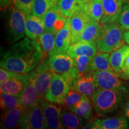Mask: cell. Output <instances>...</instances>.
I'll use <instances>...</instances> for the list:
<instances>
[{
    "label": "cell",
    "instance_id": "23",
    "mask_svg": "<svg viewBox=\"0 0 129 129\" xmlns=\"http://www.w3.org/2000/svg\"><path fill=\"white\" fill-rule=\"evenodd\" d=\"M128 52L129 46L124 44L116 50L111 52L109 54V61L111 67L118 75L121 72L122 63Z\"/></svg>",
    "mask_w": 129,
    "mask_h": 129
},
{
    "label": "cell",
    "instance_id": "29",
    "mask_svg": "<svg viewBox=\"0 0 129 129\" xmlns=\"http://www.w3.org/2000/svg\"><path fill=\"white\" fill-rule=\"evenodd\" d=\"M0 106L3 111L22 107L20 98L8 93H1L0 95Z\"/></svg>",
    "mask_w": 129,
    "mask_h": 129
},
{
    "label": "cell",
    "instance_id": "27",
    "mask_svg": "<svg viewBox=\"0 0 129 129\" xmlns=\"http://www.w3.org/2000/svg\"><path fill=\"white\" fill-rule=\"evenodd\" d=\"M82 9L94 20L100 22L104 13L102 0H92L82 6Z\"/></svg>",
    "mask_w": 129,
    "mask_h": 129
},
{
    "label": "cell",
    "instance_id": "30",
    "mask_svg": "<svg viewBox=\"0 0 129 129\" xmlns=\"http://www.w3.org/2000/svg\"><path fill=\"white\" fill-rule=\"evenodd\" d=\"M57 5L62 15L67 18L71 17L74 13L83 6L79 4L78 0H59Z\"/></svg>",
    "mask_w": 129,
    "mask_h": 129
},
{
    "label": "cell",
    "instance_id": "17",
    "mask_svg": "<svg viewBox=\"0 0 129 129\" xmlns=\"http://www.w3.org/2000/svg\"><path fill=\"white\" fill-rule=\"evenodd\" d=\"M125 0H102L104 13L100 23L105 24L115 22Z\"/></svg>",
    "mask_w": 129,
    "mask_h": 129
},
{
    "label": "cell",
    "instance_id": "25",
    "mask_svg": "<svg viewBox=\"0 0 129 129\" xmlns=\"http://www.w3.org/2000/svg\"><path fill=\"white\" fill-rule=\"evenodd\" d=\"M109 53H97L92 60L88 64V71H114L109 61Z\"/></svg>",
    "mask_w": 129,
    "mask_h": 129
},
{
    "label": "cell",
    "instance_id": "6",
    "mask_svg": "<svg viewBox=\"0 0 129 129\" xmlns=\"http://www.w3.org/2000/svg\"><path fill=\"white\" fill-rule=\"evenodd\" d=\"M71 90V86L67 79L62 75L55 74L45 94L44 99L53 104L62 105L68 93Z\"/></svg>",
    "mask_w": 129,
    "mask_h": 129
},
{
    "label": "cell",
    "instance_id": "8",
    "mask_svg": "<svg viewBox=\"0 0 129 129\" xmlns=\"http://www.w3.org/2000/svg\"><path fill=\"white\" fill-rule=\"evenodd\" d=\"M94 77L97 88L120 90L127 92L124 83L115 72L109 71H89Z\"/></svg>",
    "mask_w": 129,
    "mask_h": 129
},
{
    "label": "cell",
    "instance_id": "16",
    "mask_svg": "<svg viewBox=\"0 0 129 129\" xmlns=\"http://www.w3.org/2000/svg\"><path fill=\"white\" fill-rule=\"evenodd\" d=\"M26 110V108L22 106L4 111L1 115V128L11 129L19 127L21 118Z\"/></svg>",
    "mask_w": 129,
    "mask_h": 129
},
{
    "label": "cell",
    "instance_id": "35",
    "mask_svg": "<svg viewBox=\"0 0 129 129\" xmlns=\"http://www.w3.org/2000/svg\"><path fill=\"white\" fill-rule=\"evenodd\" d=\"M13 4L26 15L32 13L34 0H11Z\"/></svg>",
    "mask_w": 129,
    "mask_h": 129
},
{
    "label": "cell",
    "instance_id": "19",
    "mask_svg": "<svg viewBox=\"0 0 129 129\" xmlns=\"http://www.w3.org/2000/svg\"><path fill=\"white\" fill-rule=\"evenodd\" d=\"M46 31L43 18L33 14L26 16L25 34L30 40L37 41L39 37Z\"/></svg>",
    "mask_w": 129,
    "mask_h": 129
},
{
    "label": "cell",
    "instance_id": "32",
    "mask_svg": "<svg viewBox=\"0 0 129 129\" xmlns=\"http://www.w3.org/2000/svg\"><path fill=\"white\" fill-rule=\"evenodd\" d=\"M93 58L86 55H80L73 59L74 60V72L75 75L84 74L88 72V64Z\"/></svg>",
    "mask_w": 129,
    "mask_h": 129
},
{
    "label": "cell",
    "instance_id": "1",
    "mask_svg": "<svg viewBox=\"0 0 129 129\" xmlns=\"http://www.w3.org/2000/svg\"><path fill=\"white\" fill-rule=\"evenodd\" d=\"M1 56V67L20 74L31 71L46 57L38 41L28 37L16 42Z\"/></svg>",
    "mask_w": 129,
    "mask_h": 129
},
{
    "label": "cell",
    "instance_id": "24",
    "mask_svg": "<svg viewBox=\"0 0 129 129\" xmlns=\"http://www.w3.org/2000/svg\"><path fill=\"white\" fill-rule=\"evenodd\" d=\"M102 29V25L98 21L91 20L79 36L76 43L79 41H96L101 35Z\"/></svg>",
    "mask_w": 129,
    "mask_h": 129
},
{
    "label": "cell",
    "instance_id": "9",
    "mask_svg": "<svg viewBox=\"0 0 129 129\" xmlns=\"http://www.w3.org/2000/svg\"><path fill=\"white\" fill-rule=\"evenodd\" d=\"M9 31L12 41L17 42L23 38L26 29V14L15 6L10 8Z\"/></svg>",
    "mask_w": 129,
    "mask_h": 129
},
{
    "label": "cell",
    "instance_id": "3",
    "mask_svg": "<svg viewBox=\"0 0 129 129\" xmlns=\"http://www.w3.org/2000/svg\"><path fill=\"white\" fill-rule=\"evenodd\" d=\"M102 25L101 35L96 40L99 52L111 53L124 44V30L115 22Z\"/></svg>",
    "mask_w": 129,
    "mask_h": 129
},
{
    "label": "cell",
    "instance_id": "22",
    "mask_svg": "<svg viewBox=\"0 0 129 129\" xmlns=\"http://www.w3.org/2000/svg\"><path fill=\"white\" fill-rule=\"evenodd\" d=\"M60 122L63 128L75 129L82 127L83 118L77 115L67 108H61Z\"/></svg>",
    "mask_w": 129,
    "mask_h": 129
},
{
    "label": "cell",
    "instance_id": "15",
    "mask_svg": "<svg viewBox=\"0 0 129 129\" xmlns=\"http://www.w3.org/2000/svg\"><path fill=\"white\" fill-rule=\"evenodd\" d=\"M70 19L71 17L68 18L67 23L63 28L55 35V45L51 54L67 53L69 46L71 44Z\"/></svg>",
    "mask_w": 129,
    "mask_h": 129
},
{
    "label": "cell",
    "instance_id": "38",
    "mask_svg": "<svg viewBox=\"0 0 129 129\" xmlns=\"http://www.w3.org/2000/svg\"><path fill=\"white\" fill-rule=\"evenodd\" d=\"M123 37L125 43L129 46V30H124L123 33Z\"/></svg>",
    "mask_w": 129,
    "mask_h": 129
},
{
    "label": "cell",
    "instance_id": "4",
    "mask_svg": "<svg viewBox=\"0 0 129 129\" xmlns=\"http://www.w3.org/2000/svg\"><path fill=\"white\" fill-rule=\"evenodd\" d=\"M48 62L53 71L62 75L69 84L76 77L74 70V60L67 53L50 54L48 57Z\"/></svg>",
    "mask_w": 129,
    "mask_h": 129
},
{
    "label": "cell",
    "instance_id": "21",
    "mask_svg": "<svg viewBox=\"0 0 129 129\" xmlns=\"http://www.w3.org/2000/svg\"><path fill=\"white\" fill-rule=\"evenodd\" d=\"M128 124L124 116L107 118H97L93 121V128L94 129H126Z\"/></svg>",
    "mask_w": 129,
    "mask_h": 129
},
{
    "label": "cell",
    "instance_id": "12",
    "mask_svg": "<svg viewBox=\"0 0 129 129\" xmlns=\"http://www.w3.org/2000/svg\"><path fill=\"white\" fill-rule=\"evenodd\" d=\"M31 72L22 74L20 77L9 79L0 84L1 93H8L20 98L29 80Z\"/></svg>",
    "mask_w": 129,
    "mask_h": 129
},
{
    "label": "cell",
    "instance_id": "39",
    "mask_svg": "<svg viewBox=\"0 0 129 129\" xmlns=\"http://www.w3.org/2000/svg\"><path fill=\"white\" fill-rule=\"evenodd\" d=\"M124 114L126 117L129 119V99L127 101L125 104V106L124 108Z\"/></svg>",
    "mask_w": 129,
    "mask_h": 129
},
{
    "label": "cell",
    "instance_id": "11",
    "mask_svg": "<svg viewBox=\"0 0 129 129\" xmlns=\"http://www.w3.org/2000/svg\"><path fill=\"white\" fill-rule=\"evenodd\" d=\"M69 84L71 89L87 97L92 96L98 88L94 77L90 72L78 75L69 83Z\"/></svg>",
    "mask_w": 129,
    "mask_h": 129
},
{
    "label": "cell",
    "instance_id": "13",
    "mask_svg": "<svg viewBox=\"0 0 129 129\" xmlns=\"http://www.w3.org/2000/svg\"><path fill=\"white\" fill-rule=\"evenodd\" d=\"M94 20L90 17L81 7L74 13L70 19L71 30V44L76 43L86 26Z\"/></svg>",
    "mask_w": 129,
    "mask_h": 129
},
{
    "label": "cell",
    "instance_id": "14",
    "mask_svg": "<svg viewBox=\"0 0 129 129\" xmlns=\"http://www.w3.org/2000/svg\"><path fill=\"white\" fill-rule=\"evenodd\" d=\"M47 128L51 129L63 128L60 122L61 108L55 104L49 102L44 99H41Z\"/></svg>",
    "mask_w": 129,
    "mask_h": 129
},
{
    "label": "cell",
    "instance_id": "34",
    "mask_svg": "<svg viewBox=\"0 0 129 129\" xmlns=\"http://www.w3.org/2000/svg\"><path fill=\"white\" fill-rule=\"evenodd\" d=\"M83 95L80 94L78 91L71 88L64 98L62 105L63 106V107L67 108L68 109L70 108L79 102L83 98Z\"/></svg>",
    "mask_w": 129,
    "mask_h": 129
},
{
    "label": "cell",
    "instance_id": "18",
    "mask_svg": "<svg viewBox=\"0 0 129 129\" xmlns=\"http://www.w3.org/2000/svg\"><path fill=\"white\" fill-rule=\"evenodd\" d=\"M98 50L96 41H79L71 44L67 53L72 59L80 55H86L93 58Z\"/></svg>",
    "mask_w": 129,
    "mask_h": 129
},
{
    "label": "cell",
    "instance_id": "40",
    "mask_svg": "<svg viewBox=\"0 0 129 129\" xmlns=\"http://www.w3.org/2000/svg\"><path fill=\"white\" fill-rule=\"evenodd\" d=\"M82 128H93V122L88 121L85 122L83 125H82Z\"/></svg>",
    "mask_w": 129,
    "mask_h": 129
},
{
    "label": "cell",
    "instance_id": "37",
    "mask_svg": "<svg viewBox=\"0 0 129 129\" xmlns=\"http://www.w3.org/2000/svg\"><path fill=\"white\" fill-rule=\"evenodd\" d=\"M118 77L122 80H129V52L125 56Z\"/></svg>",
    "mask_w": 129,
    "mask_h": 129
},
{
    "label": "cell",
    "instance_id": "42",
    "mask_svg": "<svg viewBox=\"0 0 129 129\" xmlns=\"http://www.w3.org/2000/svg\"><path fill=\"white\" fill-rule=\"evenodd\" d=\"M127 2H128V3H129V0H127Z\"/></svg>",
    "mask_w": 129,
    "mask_h": 129
},
{
    "label": "cell",
    "instance_id": "26",
    "mask_svg": "<svg viewBox=\"0 0 129 129\" xmlns=\"http://www.w3.org/2000/svg\"><path fill=\"white\" fill-rule=\"evenodd\" d=\"M92 105L88 97L84 96L79 102L69 109L85 120H89L93 114Z\"/></svg>",
    "mask_w": 129,
    "mask_h": 129
},
{
    "label": "cell",
    "instance_id": "10",
    "mask_svg": "<svg viewBox=\"0 0 129 129\" xmlns=\"http://www.w3.org/2000/svg\"><path fill=\"white\" fill-rule=\"evenodd\" d=\"M46 31L56 35L63 28L68 20L67 17L62 14L57 4L48 9L43 17Z\"/></svg>",
    "mask_w": 129,
    "mask_h": 129
},
{
    "label": "cell",
    "instance_id": "7",
    "mask_svg": "<svg viewBox=\"0 0 129 129\" xmlns=\"http://www.w3.org/2000/svg\"><path fill=\"white\" fill-rule=\"evenodd\" d=\"M35 85L40 98L44 99L45 94L48 91L56 73L50 68L48 62V57L43 59L35 69Z\"/></svg>",
    "mask_w": 129,
    "mask_h": 129
},
{
    "label": "cell",
    "instance_id": "2",
    "mask_svg": "<svg viewBox=\"0 0 129 129\" xmlns=\"http://www.w3.org/2000/svg\"><path fill=\"white\" fill-rule=\"evenodd\" d=\"M127 93L120 90L98 88L91 96L95 112L102 117L117 111L124 102Z\"/></svg>",
    "mask_w": 129,
    "mask_h": 129
},
{
    "label": "cell",
    "instance_id": "5",
    "mask_svg": "<svg viewBox=\"0 0 129 129\" xmlns=\"http://www.w3.org/2000/svg\"><path fill=\"white\" fill-rule=\"evenodd\" d=\"M40 99L36 104L27 108L22 116L19 127L24 129H44L47 128L44 111Z\"/></svg>",
    "mask_w": 129,
    "mask_h": 129
},
{
    "label": "cell",
    "instance_id": "33",
    "mask_svg": "<svg viewBox=\"0 0 129 129\" xmlns=\"http://www.w3.org/2000/svg\"><path fill=\"white\" fill-rule=\"evenodd\" d=\"M117 24L122 30H129V3H124L122 6L121 11L115 20Z\"/></svg>",
    "mask_w": 129,
    "mask_h": 129
},
{
    "label": "cell",
    "instance_id": "20",
    "mask_svg": "<svg viewBox=\"0 0 129 129\" xmlns=\"http://www.w3.org/2000/svg\"><path fill=\"white\" fill-rule=\"evenodd\" d=\"M35 71H32L29 80L20 96L22 106L26 108L36 104L41 99L35 88Z\"/></svg>",
    "mask_w": 129,
    "mask_h": 129
},
{
    "label": "cell",
    "instance_id": "28",
    "mask_svg": "<svg viewBox=\"0 0 129 129\" xmlns=\"http://www.w3.org/2000/svg\"><path fill=\"white\" fill-rule=\"evenodd\" d=\"M54 35L50 32L45 31L37 40L46 57L51 54L54 49L55 45V37Z\"/></svg>",
    "mask_w": 129,
    "mask_h": 129
},
{
    "label": "cell",
    "instance_id": "36",
    "mask_svg": "<svg viewBox=\"0 0 129 129\" xmlns=\"http://www.w3.org/2000/svg\"><path fill=\"white\" fill-rule=\"evenodd\" d=\"M22 74L11 71L7 69L1 67L0 68V83L9 80V79L20 77Z\"/></svg>",
    "mask_w": 129,
    "mask_h": 129
},
{
    "label": "cell",
    "instance_id": "31",
    "mask_svg": "<svg viewBox=\"0 0 129 129\" xmlns=\"http://www.w3.org/2000/svg\"><path fill=\"white\" fill-rule=\"evenodd\" d=\"M59 0H34L32 14L43 18L48 10L58 3Z\"/></svg>",
    "mask_w": 129,
    "mask_h": 129
},
{
    "label": "cell",
    "instance_id": "41",
    "mask_svg": "<svg viewBox=\"0 0 129 129\" xmlns=\"http://www.w3.org/2000/svg\"><path fill=\"white\" fill-rule=\"evenodd\" d=\"M91 1H92V0H78V2L80 5H83Z\"/></svg>",
    "mask_w": 129,
    "mask_h": 129
}]
</instances>
